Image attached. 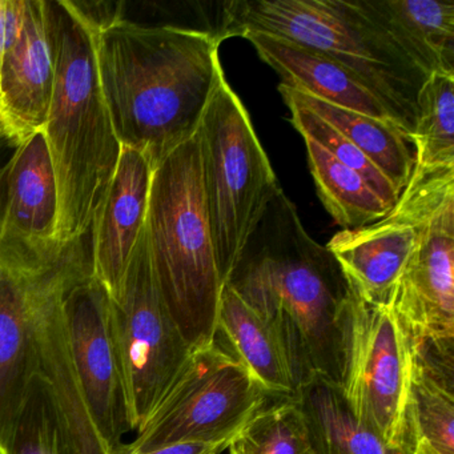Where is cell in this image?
<instances>
[{
    "instance_id": "obj_1",
    "label": "cell",
    "mask_w": 454,
    "mask_h": 454,
    "mask_svg": "<svg viewBox=\"0 0 454 454\" xmlns=\"http://www.w3.org/2000/svg\"><path fill=\"white\" fill-rule=\"evenodd\" d=\"M225 284L278 333L300 387L313 377L340 387L349 283L332 252L305 231L283 188Z\"/></svg>"
},
{
    "instance_id": "obj_2",
    "label": "cell",
    "mask_w": 454,
    "mask_h": 454,
    "mask_svg": "<svg viewBox=\"0 0 454 454\" xmlns=\"http://www.w3.org/2000/svg\"><path fill=\"white\" fill-rule=\"evenodd\" d=\"M95 33L100 87L123 147L156 164L198 131L224 74L216 34L124 18Z\"/></svg>"
},
{
    "instance_id": "obj_3",
    "label": "cell",
    "mask_w": 454,
    "mask_h": 454,
    "mask_svg": "<svg viewBox=\"0 0 454 454\" xmlns=\"http://www.w3.org/2000/svg\"><path fill=\"white\" fill-rule=\"evenodd\" d=\"M55 65L43 135L57 179L58 241L89 235L115 174L121 145L100 87L95 33L71 0H44Z\"/></svg>"
},
{
    "instance_id": "obj_4",
    "label": "cell",
    "mask_w": 454,
    "mask_h": 454,
    "mask_svg": "<svg viewBox=\"0 0 454 454\" xmlns=\"http://www.w3.org/2000/svg\"><path fill=\"white\" fill-rule=\"evenodd\" d=\"M215 34L220 42L264 34L334 60L357 75L411 137L417 97L429 74L395 43L368 0H231L223 4Z\"/></svg>"
},
{
    "instance_id": "obj_5",
    "label": "cell",
    "mask_w": 454,
    "mask_h": 454,
    "mask_svg": "<svg viewBox=\"0 0 454 454\" xmlns=\"http://www.w3.org/2000/svg\"><path fill=\"white\" fill-rule=\"evenodd\" d=\"M145 236L156 284L177 328L191 349L208 347L225 284L204 204L196 134L153 168Z\"/></svg>"
},
{
    "instance_id": "obj_6",
    "label": "cell",
    "mask_w": 454,
    "mask_h": 454,
    "mask_svg": "<svg viewBox=\"0 0 454 454\" xmlns=\"http://www.w3.org/2000/svg\"><path fill=\"white\" fill-rule=\"evenodd\" d=\"M196 137L204 204L225 284L249 235L281 187L251 116L224 74L204 110Z\"/></svg>"
},
{
    "instance_id": "obj_7",
    "label": "cell",
    "mask_w": 454,
    "mask_h": 454,
    "mask_svg": "<svg viewBox=\"0 0 454 454\" xmlns=\"http://www.w3.org/2000/svg\"><path fill=\"white\" fill-rule=\"evenodd\" d=\"M411 339L395 310L371 304L350 288L339 389L358 421L400 454H411Z\"/></svg>"
},
{
    "instance_id": "obj_8",
    "label": "cell",
    "mask_w": 454,
    "mask_h": 454,
    "mask_svg": "<svg viewBox=\"0 0 454 454\" xmlns=\"http://www.w3.org/2000/svg\"><path fill=\"white\" fill-rule=\"evenodd\" d=\"M270 395L216 341L193 350L153 413L127 443L148 451L172 443L231 442Z\"/></svg>"
},
{
    "instance_id": "obj_9",
    "label": "cell",
    "mask_w": 454,
    "mask_h": 454,
    "mask_svg": "<svg viewBox=\"0 0 454 454\" xmlns=\"http://www.w3.org/2000/svg\"><path fill=\"white\" fill-rule=\"evenodd\" d=\"M111 325L123 361L134 430L179 377L193 350L172 318L151 265L145 227L121 291L110 297Z\"/></svg>"
},
{
    "instance_id": "obj_10",
    "label": "cell",
    "mask_w": 454,
    "mask_h": 454,
    "mask_svg": "<svg viewBox=\"0 0 454 454\" xmlns=\"http://www.w3.org/2000/svg\"><path fill=\"white\" fill-rule=\"evenodd\" d=\"M454 196V168H413L397 203L373 224L337 232L326 244L350 288L365 301L390 305L422 228Z\"/></svg>"
},
{
    "instance_id": "obj_11",
    "label": "cell",
    "mask_w": 454,
    "mask_h": 454,
    "mask_svg": "<svg viewBox=\"0 0 454 454\" xmlns=\"http://www.w3.org/2000/svg\"><path fill=\"white\" fill-rule=\"evenodd\" d=\"M57 179L43 132L15 148L0 168V270L36 278L57 270L67 254L58 241Z\"/></svg>"
},
{
    "instance_id": "obj_12",
    "label": "cell",
    "mask_w": 454,
    "mask_h": 454,
    "mask_svg": "<svg viewBox=\"0 0 454 454\" xmlns=\"http://www.w3.org/2000/svg\"><path fill=\"white\" fill-rule=\"evenodd\" d=\"M62 316L84 401L111 454L134 424L107 289L94 276L75 284L63 297Z\"/></svg>"
},
{
    "instance_id": "obj_13",
    "label": "cell",
    "mask_w": 454,
    "mask_h": 454,
    "mask_svg": "<svg viewBox=\"0 0 454 454\" xmlns=\"http://www.w3.org/2000/svg\"><path fill=\"white\" fill-rule=\"evenodd\" d=\"M390 307L411 345L454 353V196L425 223Z\"/></svg>"
},
{
    "instance_id": "obj_14",
    "label": "cell",
    "mask_w": 454,
    "mask_h": 454,
    "mask_svg": "<svg viewBox=\"0 0 454 454\" xmlns=\"http://www.w3.org/2000/svg\"><path fill=\"white\" fill-rule=\"evenodd\" d=\"M54 83L44 0H26L20 33L0 71V139L17 148L43 132Z\"/></svg>"
},
{
    "instance_id": "obj_15",
    "label": "cell",
    "mask_w": 454,
    "mask_h": 454,
    "mask_svg": "<svg viewBox=\"0 0 454 454\" xmlns=\"http://www.w3.org/2000/svg\"><path fill=\"white\" fill-rule=\"evenodd\" d=\"M153 166L143 153L121 145L115 174L90 230L92 276L110 297L121 291L147 220Z\"/></svg>"
},
{
    "instance_id": "obj_16",
    "label": "cell",
    "mask_w": 454,
    "mask_h": 454,
    "mask_svg": "<svg viewBox=\"0 0 454 454\" xmlns=\"http://www.w3.org/2000/svg\"><path fill=\"white\" fill-rule=\"evenodd\" d=\"M244 39L251 42L260 59L280 75L283 86L400 127L377 95L344 66L275 36L249 34Z\"/></svg>"
},
{
    "instance_id": "obj_17",
    "label": "cell",
    "mask_w": 454,
    "mask_h": 454,
    "mask_svg": "<svg viewBox=\"0 0 454 454\" xmlns=\"http://www.w3.org/2000/svg\"><path fill=\"white\" fill-rule=\"evenodd\" d=\"M52 272L17 278L0 270V449L12 433L35 372L36 304Z\"/></svg>"
},
{
    "instance_id": "obj_18",
    "label": "cell",
    "mask_w": 454,
    "mask_h": 454,
    "mask_svg": "<svg viewBox=\"0 0 454 454\" xmlns=\"http://www.w3.org/2000/svg\"><path fill=\"white\" fill-rule=\"evenodd\" d=\"M270 397L294 400L299 382L283 342L270 324L225 284L220 299L216 337Z\"/></svg>"
},
{
    "instance_id": "obj_19",
    "label": "cell",
    "mask_w": 454,
    "mask_h": 454,
    "mask_svg": "<svg viewBox=\"0 0 454 454\" xmlns=\"http://www.w3.org/2000/svg\"><path fill=\"white\" fill-rule=\"evenodd\" d=\"M411 454H454V355L411 345Z\"/></svg>"
},
{
    "instance_id": "obj_20",
    "label": "cell",
    "mask_w": 454,
    "mask_h": 454,
    "mask_svg": "<svg viewBox=\"0 0 454 454\" xmlns=\"http://www.w3.org/2000/svg\"><path fill=\"white\" fill-rule=\"evenodd\" d=\"M400 49L427 74H454V4L368 0Z\"/></svg>"
},
{
    "instance_id": "obj_21",
    "label": "cell",
    "mask_w": 454,
    "mask_h": 454,
    "mask_svg": "<svg viewBox=\"0 0 454 454\" xmlns=\"http://www.w3.org/2000/svg\"><path fill=\"white\" fill-rule=\"evenodd\" d=\"M278 89L284 90L300 105L320 116L356 145L387 177L401 195L411 180L416 161L413 145L406 132L395 124L329 105L283 84Z\"/></svg>"
},
{
    "instance_id": "obj_22",
    "label": "cell",
    "mask_w": 454,
    "mask_h": 454,
    "mask_svg": "<svg viewBox=\"0 0 454 454\" xmlns=\"http://www.w3.org/2000/svg\"><path fill=\"white\" fill-rule=\"evenodd\" d=\"M294 400L307 417L318 454H400L361 424L339 387L325 380H308Z\"/></svg>"
},
{
    "instance_id": "obj_23",
    "label": "cell",
    "mask_w": 454,
    "mask_h": 454,
    "mask_svg": "<svg viewBox=\"0 0 454 454\" xmlns=\"http://www.w3.org/2000/svg\"><path fill=\"white\" fill-rule=\"evenodd\" d=\"M308 166L318 198L342 230H355L379 222L387 206L361 175L332 158L320 145L304 139Z\"/></svg>"
},
{
    "instance_id": "obj_24",
    "label": "cell",
    "mask_w": 454,
    "mask_h": 454,
    "mask_svg": "<svg viewBox=\"0 0 454 454\" xmlns=\"http://www.w3.org/2000/svg\"><path fill=\"white\" fill-rule=\"evenodd\" d=\"M414 168H454V74L433 73L417 97Z\"/></svg>"
},
{
    "instance_id": "obj_25",
    "label": "cell",
    "mask_w": 454,
    "mask_h": 454,
    "mask_svg": "<svg viewBox=\"0 0 454 454\" xmlns=\"http://www.w3.org/2000/svg\"><path fill=\"white\" fill-rule=\"evenodd\" d=\"M0 454H79L58 414L51 385L36 368Z\"/></svg>"
},
{
    "instance_id": "obj_26",
    "label": "cell",
    "mask_w": 454,
    "mask_h": 454,
    "mask_svg": "<svg viewBox=\"0 0 454 454\" xmlns=\"http://www.w3.org/2000/svg\"><path fill=\"white\" fill-rule=\"evenodd\" d=\"M228 454H318L296 400H278L257 411L231 440Z\"/></svg>"
},
{
    "instance_id": "obj_27",
    "label": "cell",
    "mask_w": 454,
    "mask_h": 454,
    "mask_svg": "<svg viewBox=\"0 0 454 454\" xmlns=\"http://www.w3.org/2000/svg\"><path fill=\"white\" fill-rule=\"evenodd\" d=\"M278 92L291 111L292 126L301 135L302 139L312 140L324 148L332 158L357 172L387 206L395 207L400 193L393 187L387 177L356 145L345 139L320 116L296 102L284 90L278 89Z\"/></svg>"
},
{
    "instance_id": "obj_28",
    "label": "cell",
    "mask_w": 454,
    "mask_h": 454,
    "mask_svg": "<svg viewBox=\"0 0 454 454\" xmlns=\"http://www.w3.org/2000/svg\"><path fill=\"white\" fill-rule=\"evenodd\" d=\"M26 0H0V71L7 50L20 33Z\"/></svg>"
},
{
    "instance_id": "obj_29",
    "label": "cell",
    "mask_w": 454,
    "mask_h": 454,
    "mask_svg": "<svg viewBox=\"0 0 454 454\" xmlns=\"http://www.w3.org/2000/svg\"><path fill=\"white\" fill-rule=\"evenodd\" d=\"M230 442L219 443H172V445L161 446L148 451H135L127 446V443H121L116 446L111 454H223L227 450Z\"/></svg>"
}]
</instances>
